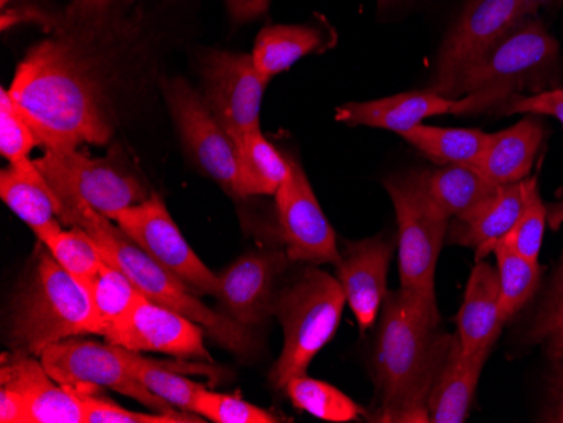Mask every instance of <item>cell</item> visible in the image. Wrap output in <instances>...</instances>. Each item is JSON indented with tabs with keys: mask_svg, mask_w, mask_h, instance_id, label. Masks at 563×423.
<instances>
[{
	"mask_svg": "<svg viewBox=\"0 0 563 423\" xmlns=\"http://www.w3.org/2000/svg\"><path fill=\"white\" fill-rule=\"evenodd\" d=\"M9 93L46 151L106 145L112 137L93 69L68 41L34 46L19 63Z\"/></svg>",
	"mask_w": 563,
	"mask_h": 423,
	"instance_id": "6da1fadb",
	"label": "cell"
},
{
	"mask_svg": "<svg viewBox=\"0 0 563 423\" xmlns=\"http://www.w3.org/2000/svg\"><path fill=\"white\" fill-rule=\"evenodd\" d=\"M441 315L404 289L387 292L376 336L373 372L376 422H429V398L452 336L439 331Z\"/></svg>",
	"mask_w": 563,
	"mask_h": 423,
	"instance_id": "7a4b0ae2",
	"label": "cell"
},
{
	"mask_svg": "<svg viewBox=\"0 0 563 423\" xmlns=\"http://www.w3.org/2000/svg\"><path fill=\"white\" fill-rule=\"evenodd\" d=\"M53 191L59 199V220L65 221V225L84 229L97 243L103 261L123 271L147 299L198 322L220 346L227 347L233 355L240 358L257 355L258 343L252 327L243 326L230 315L208 308L181 280L139 248L115 221L98 213L80 196L63 188H53Z\"/></svg>",
	"mask_w": 563,
	"mask_h": 423,
	"instance_id": "3957f363",
	"label": "cell"
},
{
	"mask_svg": "<svg viewBox=\"0 0 563 423\" xmlns=\"http://www.w3.org/2000/svg\"><path fill=\"white\" fill-rule=\"evenodd\" d=\"M87 334L103 336L88 287L68 274L49 252H41L12 305L9 346L12 352L41 356L53 344Z\"/></svg>",
	"mask_w": 563,
	"mask_h": 423,
	"instance_id": "277c9868",
	"label": "cell"
},
{
	"mask_svg": "<svg viewBox=\"0 0 563 423\" xmlns=\"http://www.w3.org/2000/svg\"><path fill=\"white\" fill-rule=\"evenodd\" d=\"M559 43L539 19H525L461 75L454 88V115L486 112L508 102L555 71Z\"/></svg>",
	"mask_w": 563,
	"mask_h": 423,
	"instance_id": "5b68a950",
	"label": "cell"
},
{
	"mask_svg": "<svg viewBox=\"0 0 563 423\" xmlns=\"http://www.w3.org/2000/svg\"><path fill=\"white\" fill-rule=\"evenodd\" d=\"M340 280L325 271L302 268L277 290L274 315L284 330V349L272 368V387L286 388L292 378L306 375L314 356L332 339L346 305Z\"/></svg>",
	"mask_w": 563,
	"mask_h": 423,
	"instance_id": "8992f818",
	"label": "cell"
},
{
	"mask_svg": "<svg viewBox=\"0 0 563 423\" xmlns=\"http://www.w3.org/2000/svg\"><path fill=\"white\" fill-rule=\"evenodd\" d=\"M398 221L400 289L417 297L429 311L435 302V267L449 216L433 203L422 181V170L395 174L385 179Z\"/></svg>",
	"mask_w": 563,
	"mask_h": 423,
	"instance_id": "52a82bcc",
	"label": "cell"
},
{
	"mask_svg": "<svg viewBox=\"0 0 563 423\" xmlns=\"http://www.w3.org/2000/svg\"><path fill=\"white\" fill-rule=\"evenodd\" d=\"M553 0H467L444 37L430 90L454 98L459 78L499 40Z\"/></svg>",
	"mask_w": 563,
	"mask_h": 423,
	"instance_id": "ba28073f",
	"label": "cell"
},
{
	"mask_svg": "<svg viewBox=\"0 0 563 423\" xmlns=\"http://www.w3.org/2000/svg\"><path fill=\"white\" fill-rule=\"evenodd\" d=\"M40 359L58 383L73 388H109L134 398L154 412L181 413L142 385L126 368L122 347L109 341L101 344L84 339V336L69 337L44 349Z\"/></svg>",
	"mask_w": 563,
	"mask_h": 423,
	"instance_id": "9c48e42d",
	"label": "cell"
},
{
	"mask_svg": "<svg viewBox=\"0 0 563 423\" xmlns=\"http://www.w3.org/2000/svg\"><path fill=\"white\" fill-rule=\"evenodd\" d=\"M112 221L192 293L220 297V279L192 252L159 194H151L142 203L119 211Z\"/></svg>",
	"mask_w": 563,
	"mask_h": 423,
	"instance_id": "30bf717a",
	"label": "cell"
},
{
	"mask_svg": "<svg viewBox=\"0 0 563 423\" xmlns=\"http://www.w3.org/2000/svg\"><path fill=\"white\" fill-rule=\"evenodd\" d=\"M164 93L189 156L224 192L236 196V145L211 112L205 97H199L198 91L181 78L167 81Z\"/></svg>",
	"mask_w": 563,
	"mask_h": 423,
	"instance_id": "8fae6325",
	"label": "cell"
},
{
	"mask_svg": "<svg viewBox=\"0 0 563 423\" xmlns=\"http://www.w3.org/2000/svg\"><path fill=\"white\" fill-rule=\"evenodd\" d=\"M53 188L68 189L103 216L113 220L119 211L142 203L144 186L106 159H91L78 148L53 151L47 148L41 159L34 160Z\"/></svg>",
	"mask_w": 563,
	"mask_h": 423,
	"instance_id": "7c38bea8",
	"label": "cell"
},
{
	"mask_svg": "<svg viewBox=\"0 0 563 423\" xmlns=\"http://www.w3.org/2000/svg\"><path fill=\"white\" fill-rule=\"evenodd\" d=\"M278 229L292 264L338 265L336 235L329 225L311 182L300 164L289 157V174L275 192Z\"/></svg>",
	"mask_w": 563,
	"mask_h": 423,
	"instance_id": "4fadbf2b",
	"label": "cell"
},
{
	"mask_svg": "<svg viewBox=\"0 0 563 423\" xmlns=\"http://www.w3.org/2000/svg\"><path fill=\"white\" fill-rule=\"evenodd\" d=\"M205 100L233 142L261 129L262 98L267 81L252 55L211 52L201 63Z\"/></svg>",
	"mask_w": 563,
	"mask_h": 423,
	"instance_id": "5bb4252c",
	"label": "cell"
},
{
	"mask_svg": "<svg viewBox=\"0 0 563 423\" xmlns=\"http://www.w3.org/2000/svg\"><path fill=\"white\" fill-rule=\"evenodd\" d=\"M106 339L135 353H166L181 359L211 361L205 346V327L147 297H142Z\"/></svg>",
	"mask_w": 563,
	"mask_h": 423,
	"instance_id": "9a60e30c",
	"label": "cell"
},
{
	"mask_svg": "<svg viewBox=\"0 0 563 423\" xmlns=\"http://www.w3.org/2000/svg\"><path fill=\"white\" fill-rule=\"evenodd\" d=\"M290 265L286 251L243 255L218 276L224 314L252 330L262 326L274 315L275 286Z\"/></svg>",
	"mask_w": 563,
	"mask_h": 423,
	"instance_id": "2e32d148",
	"label": "cell"
},
{
	"mask_svg": "<svg viewBox=\"0 0 563 423\" xmlns=\"http://www.w3.org/2000/svg\"><path fill=\"white\" fill-rule=\"evenodd\" d=\"M397 245L395 236H376L362 242H344L340 251L338 280L362 331L369 330L382 311L387 296L388 267Z\"/></svg>",
	"mask_w": 563,
	"mask_h": 423,
	"instance_id": "e0dca14e",
	"label": "cell"
},
{
	"mask_svg": "<svg viewBox=\"0 0 563 423\" xmlns=\"http://www.w3.org/2000/svg\"><path fill=\"white\" fill-rule=\"evenodd\" d=\"M0 387L19 391L30 400L33 423H87L81 391L53 380L33 355L5 353Z\"/></svg>",
	"mask_w": 563,
	"mask_h": 423,
	"instance_id": "ac0fdd59",
	"label": "cell"
},
{
	"mask_svg": "<svg viewBox=\"0 0 563 423\" xmlns=\"http://www.w3.org/2000/svg\"><path fill=\"white\" fill-rule=\"evenodd\" d=\"M457 98L433 90L407 91L372 102H351L336 110L334 119L346 125L383 129L404 135L430 116L454 113Z\"/></svg>",
	"mask_w": 563,
	"mask_h": 423,
	"instance_id": "d6986e66",
	"label": "cell"
},
{
	"mask_svg": "<svg viewBox=\"0 0 563 423\" xmlns=\"http://www.w3.org/2000/svg\"><path fill=\"white\" fill-rule=\"evenodd\" d=\"M0 198L41 243L62 232L59 199L34 160L11 164L0 174Z\"/></svg>",
	"mask_w": 563,
	"mask_h": 423,
	"instance_id": "ffe728a7",
	"label": "cell"
},
{
	"mask_svg": "<svg viewBox=\"0 0 563 423\" xmlns=\"http://www.w3.org/2000/svg\"><path fill=\"white\" fill-rule=\"evenodd\" d=\"M525 179L515 185L499 186L498 191L471 213L455 218L449 240L476 251V261L495 252L496 245L517 225L523 211Z\"/></svg>",
	"mask_w": 563,
	"mask_h": 423,
	"instance_id": "44dd1931",
	"label": "cell"
},
{
	"mask_svg": "<svg viewBox=\"0 0 563 423\" xmlns=\"http://www.w3.org/2000/svg\"><path fill=\"white\" fill-rule=\"evenodd\" d=\"M503 326L498 271L488 261H476L467 280L463 308L457 315V337L464 355L473 356L481 349H493Z\"/></svg>",
	"mask_w": 563,
	"mask_h": 423,
	"instance_id": "7402d4cb",
	"label": "cell"
},
{
	"mask_svg": "<svg viewBox=\"0 0 563 423\" xmlns=\"http://www.w3.org/2000/svg\"><path fill=\"white\" fill-rule=\"evenodd\" d=\"M489 353L492 349H481L476 355H464L461 341L452 336L444 365L430 391L429 422L463 423L467 419Z\"/></svg>",
	"mask_w": 563,
	"mask_h": 423,
	"instance_id": "603a6c76",
	"label": "cell"
},
{
	"mask_svg": "<svg viewBox=\"0 0 563 423\" xmlns=\"http://www.w3.org/2000/svg\"><path fill=\"white\" fill-rule=\"evenodd\" d=\"M543 138L545 127L542 122L527 116L514 127L489 134L488 144L474 169L496 186L523 181L530 176Z\"/></svg>",
	"mask_w": 563,
	"mask_h": 423,
	"instance_id": "cb8c5ba5",
	"label": "cell"
},
{
	"mask_svg": "<svg viewBox=\"0 0 563 423\" xmlns=\"http://www.w3.org/2000/svg\"><path fill=\"white\" fill-rule=\"evenodd\" d=\"M236 196H275L289 174V157L282 156L264 137L261 129H253L236 138Z\"/></svg>",
	"mask_w": 563,
	"mask_h": 423,
	"instance_id": "d4e9b609",
	"label": "cell"
},
{
	"mask_svg": "<svg viewBox=\"0 0 563 423\" xmlns=\"http://www.w3.org/2000/svg\"><path fill=\"white\" fill-rule=\"evenodd\" d=\"M422 181L433 203L449 218L471 213L499 188L470 166H441L422 170Z\"/></svg>",
	"mask_w": 563,
	"mask_h": 423,
	"instance_id": "484cf974",
	"label": "cell"
},
{
	"mask_svg": "<svg viewBox=\"0 0 563 423\" xmlns=\"http://www.w3.org/2000/svg\"><path fill=\"white\" fill-rule=\"evenodd\" d=\"M324 43L321 31L312 26H268L255 41L252 58L255 68L265 81H271L280 73L287 71L303 56L318 52Z\"/></svg>",
	"mask_w": 563,
	"mask_h": 423,
	"instance_id": "4316f807",
	"label": "cell"
},
{
	"mask_svg": "<svg viewBox=\"0 0 563 423\" xmlns=\"http://www.w3.org/2000/svg\"><path fill=\"white\" fill-rule=\"evenodd\" d=\"M420 154L439 166H476L489 134L477 129H444L420 123L401 135Z\"/></svg>",
	"mask_w": 563,
	"mask_h": 423,
	"instance_id": "83f0119b",
	"label": "cell"
},
{
	"mask_svg": "<svg viewBox=\"0 0 563 423\" xmlns=\"http://www.w3.org/2000/svg\"><path fill=\"white\" fill-rule=\"evenodd\" d=\"M122 355L126 368L131 369L132 375L152 393L163 398L164 402L169 403L176 410L195 413L196 397L205 390V387L183 377L177 371L189 369V371L202 372L205 371L202 366L198 368L196 365L154 361V359L144 358L141 353L131 352L125 347H122Z\"/></svg>",
	"mask_w": 563,
	"mask_h": 423,
	"instance_id": "f1b7e54d",
	"label": "cell"
},
{
	"mask_svg": "<svg viewBox=\"0 0 563 423\" xmlns=\"http://www.w3.org/2000/svg\"><path fill=\"white\" fill-rule=\"evenodd\" d=\"M493 254L498 260L499 315L506 324L539 289L542 267L506 243H498Z\"/></svg>",
	"mask_w": 563,
	"mask_h": 423,
	"instance_id": "f546056e",
	"label": "cell"
},
{
	"mask_svg": "<svg viewBox=\"0 0 563 423\" xmlns=\"http://www.w3.org/2000/svg\"><path fill=\"white\" fill-rule=\"evenodd\" d=\"M85 286L88 287L95 311L103 326V337L119 326L142 297H145L123 271L109 264H103L97 276Z\"/></svg>",
	"mask_w": 563,
	"mask_h": 423,
	"instance_id": "4dcf8cb0",
	"label": "cell"
},
{
	"mask_svg": "<svg viewBox=\"0 0 563 423\" xmlns=\"http://www.w3.org/2000/svg\"><path fill=\"white\" fill-rule=\"evenodd\" d=\"M284 390L296 409L325 422H353L363 413L362 407L354 403L343 391L307 375L292 378Z\"/></svg>",
	"mask_w": 563,
	"mask_h": 423,
	"instance_id": "1f68e13d",
	"label": "cell"
},
{
	"mask_svg": "<svg viewBox=\"0 0 563 423\" xmlns=\"http://www.w3.org/2000/svg\"><path fill=\"white\" fill-rule=\"evenodd\" d=\"M43 245L68 274L84 283L90 282L106 264L97 243L80 226L62 230L58 235L47 240Z\"/></svg>",
	"mask_w": 563,
	"mask_h": 423,
	"instance_id": "d6a6232c",
	"label": "cell"
},
{
	"mask_svg": "<svg viewBox=\"0 0 563 423\" xmlns=\"http://www.w3.org/2000/svg\"><path fill=\"white\" fill-rule=\"evenodd\" d=\"M547 207L539 191V181L525 179V204L517 225L499 243H506L518 254L539 261L545 233Z\"/></svg>",
	"mask_w": 563,
	"mask_h": 423,
	"instance_id": "836d02e7",
	"label": "cell"
},
{
	"mask_svg": "<svg viewBox=\"0 0 563 423\" xmlns=\"http://www.w3.org/2000/svg\"><path fill=\"white\" fill-rule=\"evenodd\" d=\"M87 410V423H202L196 413H139L123 409L101 394V388H78Z\"/></svg>",
	"mask_w": 563,
	"mask_h": 423,
	"instance_id": "e575fe53",
	"label": "cell"
},
{
	"mask_svg": "<svg viewBox=\"0 0 563 423\" xmlns=\"http://www.w3.org/2000/svg\"><path fill=\"white\" fill-rule=\"evenodd\" d=\"M196 415L214 423H280L277 413L268 412L233 394L217 393L205 388L196 397Z\"/></svg>",
	"mask_w": 563,
	"mask_h": 423,
	"instance_id": "d590c367",
	"label": "cell"
},
{
	"mask_svg": "<svg viewBox=\"0 0 563 423\" xmlns=\"http://www.w3.org/2000/svg\"><path fill=\"white\" fill-rule=\"evenodd\" d=\"M37 142L30 122L22 115L8 90L0 91V153L11 164L30 159Z\"/></svg>",
	"mask_w": 563,
	"mask_h": 423,
	"instance_id": "8d00e7d4",
	"label": "cell"
},
{
	"mask_svg": "<svg viewBox=\"0 0 563 423\" xmlns=\"http://www.w3.org/2000/svg\"><path fill=\"white\" fill-rule=\"evenodd\" d=\"M530 339L543 344L552 355L563 356V261L552 292L534 321Z\"/></svg>",
	"mask_w": 563,
	"mask_h": 423,
	"instance_id": "74e56055",
	"label": "cell"
},
{
	"mask_svg": "<svg viewBox=\"0 0 563 423\" xmlns=\"http://www.w3.org/2000/svg\"><path fill=\"white\" fill-rule=\"evenodd\" d=\"M501 109L506 113H531V115L553 116L563 127V90L539 91V93L515 94L508 102L503 103Z\"/></svg>",
	"mask_w": 563,
	"mask_h": 423,
	"instance_id": "f35d334b",
	"label": "cell"
},
{
	"mask_svg": "<svg viewBox=\"0 0 563 423\" xmlns=\"http://www.w3.org/2000/svg\"><path fill=\"white\" fill-rule=\"evenodd\" d=\"M0 422L33 423L30 400L19 391L0 387Z\"/></svg>",
	"mask_w": 563,
	"mask_h": 423,
	"instance_id": "ab89813d",
	"label": "cell"
},
{
	"mask_svg": "<svg viewBox=\"0 0 563 423\" xmlns=\"http://www.w3.org/2000/svg\"><path fill=\"white\" fill-rule=\"evenodd\" d=\"M227 9L236 24H243L264 18L271 9V0H227Z\"/></svg>",
	"mask_w": 563,
	"mask_h": 423,
	"instance_id": "60d3db41",
	"label": "cell"
},
{
	"mask_svg": "<svg viewBox=\"0 0 563 423\" xmlns=\"http://www.w3.org/2000/svg\"><path fill=\"white\" fill-rule=\"evenodd\" d=\"M400 0H378L379 9L391 8V5L397 4Z\"/></svg>",
	"mask_w": 563,
	"mask_h": 423,
	"instance_id": "b9f144b4",
	"label": "cell"
},
{
	"mask_svg": "<svg viewBox=\"0 0 563 423\" xmlns=\"http://www.w3.org/2000/svg\"><path fill=\"white\" fill-rule=\"evenodd\" d=\"M559 422L563 423V400L562 405H560Z\"/></svg>",
	"mask_w": 563,
	"mask_h": 423,
	"instance_id": "7bdbcfd3",
	"label": "cell"
},
{
	"mask_svg": "<svg viewBox=\"0 0 563 423\" xmlns=\"http://www.w3.org/2000/svg\"><path fill=\"white\" fill-rule=\"evenodd\" d=\"M553 2H555V0H553Z\"/></svg>",
	"mask_w": 563,
	"mask_h": 423,
	"instance_id": "ee69618b",
	"label": "cell"
}]
</instances>
